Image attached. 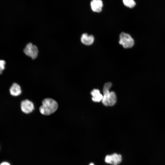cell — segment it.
<instances>
[{"instance_id": "cell-7", "label": "cell", "mask_w": 165, "mask_h": 165, "mask_svg": "<svg viewBox=\"0 0 165 165\" xmlns=\"http://www.w3.org/2000/svg\"><path fill=\"white\" fill-rule=\"evenodd\" d=\"M94 36L92 35H88L87 33L83 34L81 37V42L84 45L90 46L92 45L94 41Z\"/></svg>"}, {"instance_id": "cell-6", "label": "cell", "mask_w": 165, "mask_h": 165, "mask_svg": "<svg viewBox=\"0 0 165 165\" xmlns=\"http://www.w3.org/2000/svg\"><path fill=\"white\" fill-rule=\"evenodd\" d=\"M103 2L101 0H92L90 2L92 10L94 12L99 13L102 10Z\"/></svg>"}, {"instance_id": "cell-10", "label": "cell", "mask_w": 165, "mask_h": 165, "mask_svg": "<svg viewBox=\"0 0 165 165\" xmlns=\"http://www.w3.org/2000/svg\"><path fill=\"white\" fill-rule=\"evenodd\" d=\"M103 92L104 96L102 99V102L104 105L108 106V100L110 93L109 91V89L104 87Z\"/></svg>"}, {"instance_id": "cell-2", "label": "cell", "mask_w": 165, "mask_h": 165, "mask_svg": "<svg viewBox=\"0 0 165 165\" xmlns=\"http://www.w3.org/2000/svg\"><path fill=\"white\" fill-rule=\"evenodd\" d=\"M119 43L125 48H130L134 44V41L129 34L123 32L119 35Z\"/></svg>"}, {"instance_id": "cell-1", "label": "cell", "mask_w": 165, "mask_h": 165, "mask_svg": "<svg viewBox=\"0 0 165 165\" xmlns=\"http://www.w3.org/2000/svg\"><path fill=\"white\" fill-rule=\"evenodd\" d=\"M57 102L51 98H46L42 101V105L39 108L40 112L44 115H49L54 113L57 109Z\"/></svg>"}, {"instance_id": "cell-14", "label": "cell", "mask_w": 165, "mask_h": 165, "mask_svg": "<svg viewBox=\"0 0 165 165\" xmlns=\"http://www.w3.org/2000/svg\"><path fill=\"white\" fill-rule=\"evenodd\" d=\"M0 165H11L7 161H3L1 163Z\"/></svg>"}, {"instance_id": "cell-3", "label": "cell", "mask_w": 165, "mask_h": 165, "mask_svg": "<svg viewBox=\"0 0 165 165\" xmlns=\"http://www.w3.org/2000/svg\"><path fill=\"white\" fill-rule=\"evenodd\" d=\"M24 53L27 56L34 59L38 56V50L37 47L31 43H28L24 50Z\"/></svg>"}, {"instance_id": "cell-5", "label": "cell", "mask_w": 165, "mask_h": 165, "mask_svg": "<svg viewBox=\"0 0 165 165\" xmlns=\"http://www.w3.org/2000/svg\"><path fill=\"white\" fill-rule=\"evenodd\" d=\"M122 160L121 156L116 153L106 156L105 161L106 163L113 165H117L120 163Z\"/></svg>"}, {"instance_id": "cell-4", "label": "cell", "mask_w": 165, "mask_h": 165, "mask_svg": "<svg viewBox=\"0 0 165 165\" xmlns=\"http://www.w3.org/2000/svg\"><path fill=\"white\" fill-rule=\"evenodd\" d=\"M20 107L22 111L27 114L31 113L34 109L33 103L28 99H25L21 101Z\"/></svg>"}, {"instance_id": "cell-8", "label": "cell", "mask_w": 165, "mask_h": 165, "mask_svg": "<svg viewBox=\"0 0 165 165\" xmlns=\"http://www.w3.org/2000/svg\"><path fill=\"white\" fill-rule=\"evenodd\" d=\"M10 94L13 96H17L20 95L22 92L20 86L16 83H13L9 89Z\"/></svg>"}, {"instance_id": "cell-12", "label": "cell", "mask_w": 165, "mask_h": 165, "mask_svg": "<svg viewBox=\"0 0 165 165\" xmlns=\"http://www.w3.org/2000/svg\"><path fill=\"white\" fill-rule=\"evenodd\" d=\"M124 4L130 8H133L136 5V3L134 0H123Z\"/></svg>"}, {"instance_id": "cell-13", "label": "cell", "mask_w": 165, "mask_h": 165, "mask_svg": "<svg viewBox=\"0 0 165 165\" xmlns=\"http://www.w3.org/2000/svg\"><path fill=\"white\" fill-rule=\"evenodd\" d=\"M5 61L2 60H0V74H1L5 68Z\"/></svg>"}, {"instance_id": "cell-11", "label": "cell", "mask_w": 165, "mask_h": 165, "mask_svg": "<svg viewBox=\"0 0 165 165\" xmlns=\"http://www.w3.org/2000/svg\"><path fill=\"white\" fill-rule=\"evenodd\" d=\"M116 96L115 93L113 91L110 93L109 97L108 100V105L112 106L116 103Z\"/></svg>"}, {"instance_id": "cell-15", "label": "cell", "mask_w": 165, "mask_h": 165, "mask_svg": "<svg viewBox=\"0 0 165 165\" xmlns=\"http://www.w3.org/2000/svg\"><path fill=\"white\" fill-rule=\"evenodd\" d=\"M89 165H94L93 163H91Z\"/></svg>"}, {"instance_id": "cell-9", "label": "cell", "mask_w": 165, "mask_h": 165, "mask_svg": "<svg viewBox=\"0 0 165 165\" xmlns=\"http://www.w3.org/2000/svg\"><path fill=\"white\" fill-rule=\"evenodd\" d=\"M91 94L93 96L92 100L94 102H100L103 98L102 95L100 93V91L98 89L93 90L91 92Z\"/></svg>"}]
</instances>
